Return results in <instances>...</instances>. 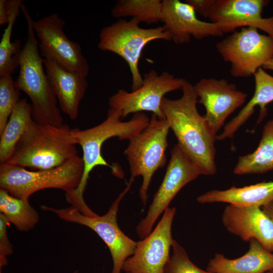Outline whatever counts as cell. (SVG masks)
<instances>
[{"mask_svg":"<svg viewBox=\"0 0 273 273\" xmlns=\"http://www.w3.org/2000/svg\"><path fill=\"white\" fill-rule=\"evenodd\" d=\"M181 97L175 100L164 97L161 108L177 144L200 169L202 174L216 173L217 135L210 128L197 108L198 96L193 85L185 79Z\"/></svg>","mask_w":273,"mask_h":273,"instance_id":"1","label":"cell"},{"mask_svg":"<svg viewBox=\"0 0 273 273\" xmlns=\"http://www.w3.org/2000/svg\"><path fill=\"white\" fill-rule=\"evenodd\" d=\"M68 125L29 123L6 163L33 170L53 169L75 156L77 150Z\"/></svg>","mask_w":273,"mask_h":273,"instance_id":"2","label":"cell"},{"mask_svg":"<svg viewBox=\"0 0 273 273\" xmlns=\"http://www.w3.org/2000/svg\"><path fill=\"white\" fill-rule=\"evenodd\" d=\"M21 10L26 21L27 33L21 54L20 70L16 84L29 98L32 118L35 122L61 126L63 124V118L58 106V100L44 69L38 41L32 26V19L24 5H22Z\"/></svg>","mask_w":273,"mask_h":273,"instance_id":"3","label":"cell"},{"mask_svg":"<svg viewBox=\"0 0 273 273\" xmlns=\"http://www.w3.org/2000/svg\"><path fill=\"white\" fill-rule=\"evenodd\" d=\"M122 117L120 111L109 109L106 119L98 125L84 130L72 129V135L75 142L82 148L84 163V171L80 184L72 192V195L77 200L84 201L83 193L89 173L96 166H108L115 175L123 177V173L118 167L109 165L103 158L101 154L102 147L106 141L113 137H118L120 140H129L146 128L150 119L143 112L135 113L128 121H122Z\"/></svg>","mask_w":273,"mask_h":273,"instance_id":"4","label":"cell"},{"mask_svg":"<svg viewBox=\"0 0 273 273\" xmlns=\"http://www.w3.org/2000/svg\"><path fill=\"white\" fill-rule=\"evenodd\" d=\"M83 171L82 158L78 155L48 170L30 171L3 163L0 164V187L13 197L26 200L33 193L46 189H58L68 193L78 187Z\"/></svg>","mask_w":273,"mask_h":273,"instance_id":"5","label":"cell"},{"mask_svg":"<svg viewBox=\"0 0 273 273\" xmlns=\"http://www.w3.org/2000/svg\"><path fill=\"white\" fill-rule=\"evenodd\" d=\"M140 22L131 18L119 19L101 30L98 48L113 52L124 59L128 65L132 78L131 91L140 88L143 78L139 63L145 46L155 40H171L170 34L163 26L143 28Z\"/></svg>","mask_w":273,"mask_h":273,"instance_id":"6","label":"cell"},{"mask_svg":"<svg viewBox=\"0 0 273 273\" xmlns=\"http://www.w3.org/2000/svg\"><path fill=\"white\" fill-rule=\"evenodd\" d=\"M169 125L165 118L152 114L148 126L130 139L124 154L130 167V178L142 176L140 198L144 204L152 178L156 170L166 163V150Z\"/></svg>","mask_w":273,"mask_h":273,"instance_id":"7","label":"cell"},{"mask_svg":"<svg viewBox=\"0 0 273 273\" xmlns=\"http://www.w3.org/2000/svg\"><path fill=\"white\" fill-rule=\"evenodd\" d=\"M134 179L130 178L126 188L121 192L106 213L90 217L80 213L72 206L56 209L45 205L41 208L55 213L60 219L70 222L84 225L95 232L108 247L113 266L111 273H121L123 264L132 255L137 242L126 236L120 229L117 221L119 204L131 186Z\"/></svg>","mask_w":273,"mask_h":273,"instance_id":"8","label":"cell"},{"mask_svg":"<svg viewBox=\"0 0 273 273\" xmlns=\"http://www.w3.org/2000/svg\"><path fill=\"white\" fill-rule=\"evenodd\" d=\"M216 48L223 60L231 63L230 72L235 77L253 75L273 58V38L252 27L233 32L217 42Z\"/></svg>","mask_w":273,"mask_h":273,"instance_id":"9","label":"cell"},{"mask_svg":"<svg viewBox=\"0 0 273 273\" xmlns=\"http://www.w3.org/2000/svg\"><path fill=\"white\" fill-rule=\"evenodd\" d=\"M142 86L128 92L120 89L109 99L110 109L121 112L122 118L132 113L151 112L159 118H165L161 106L164 95L181 89L185 79L175 77L167 71L159 74L153 69L143 76Z\"/></svg>","mask_w":273,"mask_h":273,"instance_id":"10","label":"cell"},{"mask_svg":"<svg viewBox=\"0 0 273 273\" xmlns=\"http://www.w3.org/2000/svg\"><path fill=\"white\" fill-rule=\"evenodd\" d=\"M31 23L42 57H49L65 70L87 77L88 62L80 45L64 33L65 22L62 18L54 13L36 21L32 19Z\"/></svg>","mask_w":273,"mask_h":273,"instance_id":"11","label":"cell"},{"mask_svg":"<svg viewBox=\"0 0 273 273\" xmlns=\"http://www.w3.org/2000/svg\"><path fill=\"white\" fill-rule=\"evenodd\" d=\"M201 172L191 158L177 144L171 151V158L158 190L155 193L146 216L136 228L140 239L147 237L159 216L164 212L177 193Z\"/></svg>","mask_w":273,"mask_h":273,"instance_id":"12","label":"cell"},{"mask_svg":"<svg viewBox=\"0 0 273 273\" xmlns=\"http://www.w3.org/2000/svg\"><path fill=\"white\" fill-rule=\"evenodd\" d=\"M175 212V207L166 208L151 233L137 242L133 254L123 264L125 273L164 272L173 241L171 226Z\"/></svg>","mask_w":273,"mask_h":273,"instance_id":"13","label":"cell"},{"mask_svg":"<svg viewBox=\"0 0 273 273\" xmlns=\"http://www.w3.org/2000/svg\"><path fill=\"white\" fill-rule=\"evenodd\" d=\"M193 86L199 103L205 108L204 116L216 135L227 117L245 103L248 96L225 79L202 78Z\"/></svg>","mask_w":273,"mask_h":273,"instance_id":"14","label":"cell"},{"mask_svg":"<svg viewBox=\"0 0 273 273\" xmlns=\"http://www.w3.org/2000/svg\"><path fill=\"white\" fill-rule=\"evenodd\" d=\"M268 3L266 0H215L208 18L223 34L240 27H252L273 38V16H262Z\"/></svg>","mask_w":273,"mask_h":273,"instance_id":"15","label":"cell"},{"mask_svg":"<svg viewBox=\"0 0 273 273\" xmlns=\"http://www.w3.org/2000/svg\"><path fill=\"white\" fill-rule=\"evenodd\" d=\"M188 3L179 0L162 1L161 22L175 43L184 44L191 37L198 40L209 36H220L223 33L217 25L199 20Z\"/></svg>","mask_w":273,"mask_h":273,"instance_id":"16","label":"cell"},{"mask_svg":"<svg viewBox=\"0 0 273 273\" xmlns=\"http://www.w3.org/2000/svg\"><path fill=\"white\" fill-rule=\"evenodd\" d=\"M222 222L228 231L242 240L255 239L273 252V221L260 207L230 204L223 211Z\"/></svg>","mask_w":273,"mask_h":273,"instance_id":"17","label":"cell"},{"mask_svg":"<svg viewBox=\"0 0 273 273\" xmlns=\"http://www.w3.org/2000/svg\"><path fill=\"white\" fill-rule=\"evenodd\" d=\"M43 63L61 110L70 119L75 120L88 86L86 77L65 70L49 57L43 58Z\"/></svg>","mask_w":273,"mask_h":273,"instance_id":"18","label":"cell"},{"mask_svg":"<svg viewBox=\"0 0 273 273\" xmlns=\"http://www.w3.org/2000/svg\"><path fill=\"white\" fill-rule=\"evenodd\" d=\"M244 255L233 259L217 253L210 260L206 270L211 273H265L273 269V252L256 240H250Z\"/></svg>","mask_w":273,"mask_h":273,"instance_id":"19","label":"cell"},{"mask_svg":"<svg viewBox=\"0 0 273 273\" xmlns=\"http://www.w3.org/2000/svg\"><path fill=\"white\" fill-rule=\"evenodd\" d=\"M255 82L254 94L240 112L224 126L223 132L216 136V140L233 139L234 134L251 117L256 106L260 108L257 123L266 116V106L273 102V76L262 68H259L253 75Z\"/></svg>","mask_w":273,"mask_h":273,"instance_id":"20","label":"cell"},{"mask_svg":"<svg viewBox=\"0 0 273 273\" xmlns=\"http://www.w3.org/2000/svg\"><path fill=\"white\" fill-rule=\"evenodd\" d=\"M202 204L225 202L240 206L262 207L273 200V181L225 190H213L197 198Z\"/></svg>","mask_w":273,"mask_h":273,"instance_id":"21","label":"cell"},{"mask_svg":"<svg viewBox=\"0 0 273 273\" xmlns=\"http://www.w3.org/2000/svg\"><path fill=\"white\" fill-rule=\"evenodd\" d=\"M273 169V119L264 124L260 141L252 153L240 156L235 174H261Z\"/></svg>","mask_w":273,"mask_h":273,"instance_id":"22","label":"cell"},{"mask_svg":"<svg viewBox=\"0 0 273 273\" xmlns=\"http://www.w3.org/2000/svg\"><path fill=\"white\" fill-rule=\"evenodd\" d=\"M33 120L32 106L26 98L20 100L0 134V163H6L29 123Z\"/></svg>","mask_w":273,"mask_h":273,"instance_id":"23","label":"cell"},{"mask_svg":"<svg viewBox=\"0 0 273 273\" xmlns=\"http://www.w3.org/2000/svg\"><path fill=\"white\" fill-rule=\"evenodd\" d=\"M22 0H10L9 21L0 42V76L9 75L19 67L22 50L19 39L11 41L13 29L23 4Z\"/></svg>","mask_w":273,"mask_h":273,"instance_id":"24","label":"cell"},{"mask_svg":"<svg viewBox=\"0 0 273 273\" xmlns=\"http://www.w3.org/2000/svg\"><path fill=\"white\" fill-rule=\"evenodd\" d=\"M0 211L20 231L33 228L39 221V215L28 200L18 198L0 189Z\"/></svg>","mask_w":273,"mask_h":273,"instance_id":"25","label":"cell"},{"mask_svg":"<svg viewBox=\"0 0 273 273\" xmlns=\"http://www.w3.org/2000/svg\"><path fill=\"white\" fill-rule=\"evenodd\" d=\"M162 1L119 0L111 10V15L122 19L131 17L141 22L152 24L161 22Z\"/></svg>","mask_w":273,"mask_h":273,"instance_id":"26","label":"cell"},{"mask_svg":"<svg viewBox=\"0 0 273 273\" xmlns=\"http://www.w3.org/2000/svg\"><path fill=\"white\" fill-rule=\"evenodd\" d=\"M20 90L12 75L0 77V134L3 131L9 117L20 101Z\"/></svg>","mask_w":273,"mask_h":273,"instance_id":"27","label":"cell"},{"mask_svg":"<svg viewBox=\"0 0 273 273\" xmlns=\"http://www.w3.org/2000/svg\"><path fill=\"white\" fill-rule=\"evenodd\" d=\"M171 248L172 255L165 265L163 273H211L195 265L186 250L174 240Z\"/></svg>","mask_w":273,"mask_h":273,"instance_id":"28","label":"cell"},{"mask_svg":"<svg viewBox=\"0 0 273 273\" xmlns=\"http://www.w3.org/2000/svg\"><path fill=\"white\" fill-rule=\"evenodd\" d=\"M9 222L6 217L0 213V268L7 264V257L13 252V246L7 235V228Z\"/></svg>","mask_w":273,"mask_h":273,"instance_id":"29","label":"cell"},{"mask_svg":"<svg viewBox=\"0 0 273 273\" xmlns=\"http://www.w3.org/2000/svg\"><path fill=\"white\" fill-rule=\"evenodd\" d=\"M215 0H186L198 13L205 17H208L210 10Z\"/></svg>","mask_w":273,"mask_h":273,"instance_id":"30","label":"cell"},{"mask_svg":"<svg viewBox=\"0 0 273 273\" xmlns=\"http://www.w3.org/2000/svg\"><path fill=\"white\" fill-rule=\"evenodd\" d=\"M10 1H0V25L8 24L10 15Z\"/></svg>","mask_w":273,"mask_h":273,"instance_id":"31","label":"cell"},{"mask_svg":"<svg viewBox=\"0 0 273 273\" xmlns=\"http://www.w3.org/2000/svg\"><path fill=\"white\" fill-rule=\"evenodd\" d=\"M261 209L264 213L273 221V200L262 206Z\"/></svg>","mask_w":273,"mask_h":273,"instance_id":"32","label":"cell"},{"mask_svg":"<svg viewBox=\"0 0 273 273\" xmlns=\"http://www.w3.org/2000/svg\"><path fill=\"white\" fill-rule=\"evenodd\" d=\"M263 69L273 71V58L267 61L262 67Z\"/></svg>","mask_w":273,"mask_h":273,"instance_id":"33","label":"cell"},{"mask_svg":"<svg viewBox=\"0 0 273 273\" xmlns=\"http://www.w3.org/2000/svg\"><path fill=\"white\" fill-rule=\"evenodd\" d=\"M265 273H273V269H271L270 270H268V271L265 272Z\"/></svg>","mask_w":273,"mask_h":273,"instance_id":"34","label":"cell"}]
</instances>
